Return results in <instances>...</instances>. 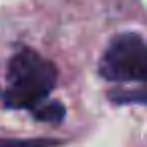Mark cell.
<instances>
[{"instance_id":"3957f363","label":"cell","mask_w":147,"mask_h":147,"mask_svg":"<svg viewBox=\"0 0 147 147\" xmlns=\"http://www.w3.org/2000/svg\"><path fill=\"white\" fill-rule=\"evenodd\" d=\"M34 119L45 121V123H61L65 119V105H61L59 101L47 103L34 111Z\"/></svg>"},{"instance_id":"277c9868","label":"cell","mask_w":147,"mask_h":147,"mask_svg":"<svg viewBox=\"0 0 147 147\" xmlns=\"http://www.w3.org/2000/svg\"><path fill=\"white\" fill-rule=\"evenodd\" d=\"M57 141L49 139H4L0 141V147H53Z\"/></svg>"},{"instance_id":"5b68a950","label":"cell","mask_w":147,"mask_h":147,"mask_svg":"<svg viewBox=\"0 0 147 147\" xmlns=\"http://www.w3.org/2000/svg\"><path fill=\"white\" fill-rule=\"evenodd\" d=\"M113 99L119 103H143L147 105V85L139 91H127V93H113Z\"/></svg>"},{"instance_id":"7a4b0ae2","label":"cell","mask_w":147,"mask_h":147,"mask_svg":"<svg viewBox=\"0 0 147 147\" xmlns=\"http://www.w3.org/2000/svg\"><path fill=\"white\" fill-rule=\"evenodd\" d=\"M99 73L107 81L147 85V42L133 32L115 36L101 59Z\"/></svg>"},{"instance_id":"6da1fadb","label":"cell","mask_w":147,"mask_h":147,"mask_svg":"<svg viewBox=\"0 0 147 147\" xmlns=\"http://www.w3.org/2000/svg\"><path fill=\"white\" fill-rule=\"evenodd\" d=\"M57 85V69L34 51H20L8 65V89L4 101L14 109L38 105Z\"/></svg>"}]
</instances>
